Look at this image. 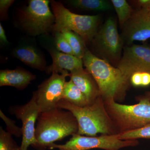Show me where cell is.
Masks as SVG:
<instances>
[{"mask_svg":"<svg viewBox=\"0 0 150 150\" xmlns=\"http://www.w3.org/2000/svg\"><path fill=\"white\" fill-rule=\"evenodd\" d=\"M62 99L78 107H85L90 104L85 96L71 79L65 83Z\"/></svg>","mask_w":150,"mask_h":150,"instance_id":"cell-17","label":"cell"},{"mask_svg":"<svg viewBox=\"0 0 150 150\" xmlns=\"http://www.w3.org/2000/svg\"><path fill=\"white\" fill-rule=\"evenodd\" d=\"M78 130L76 119L69 110L57 107L41 112L35 127L37 150H46L54 142L77 134Z\"/></svg>","mask_w":150,"mask_h":150,"instance_id":"cell-2","label":"cell"},{"mask_svg":"<svg viewBox=\"0 0 150 150\" xmlns=\"http://www.w3.org/2000/svg\"><path fill=\"white\" fill-rule=\"evenodd\" d=\"M122 39L128 44L150 38V10L140 8L132 13L123 26Z\"/></svg>","mask_w":150,"mask_h":150,"instance_id":"cell-12","label":"cell"},{"mask_svg":"<svg viewBox=\"0 0 150 150\" xmlns=\"http://www.w3.org/2000/svg\"><path fill=\"white\" fill-rule=\"evenodd\" d=\"M68 2L75 7L85 10L105 11L112 8L110 2L105 0H72Z\"/></svg>","mask_w":150,"mask_h":150,"instance_id":"cell-18","label":"cell"},{"mask_svg":"<svg viewBox=\"0 0 150 150\" xmlns=\"http://www.w3.org/2000/svg\"><path fill=\"white\" fill-rule=\"evenodd\" d=\"M131 85L135 87H146L150 85V72L141 71L134 73L130 79Z\"/></svg>","mask_w":150,"mask_h":150,"instance_id":"cell-23","label":"cell"},{"mask_svg":"<svg viewBox=\"0 0 150 150\" xmlns=\"http://www.w3.org/2000/svg\"><path fill=\"white\" fill-rule=\"evenodd\" d=\"M69 74L52 73L51 76L42 82L33 92L32 97L40 113L57 108L62 99L66 78L69 76Z\"/></svg>","mask_w":150,"mask_h":150,"instance_id":"cell-8","label":"cell"},{"mask_svg":"<svg viewBox=\"0 0 150 150\" xmlns=\"http://www.w3.org/2000/svg\"><path fill=\"white\" fill-rule=\"evenodd\" d=\"M0 117L4 121L6 125V130L12 136H14L16 137H20L22 136L21 128L17 126L15 121L7 117L1 110H0Z\"/></svg>","mask_w":150,"mask_h":150,"instance_id":"cell-25","label":"cell"},{"mask_svg":"<svg viewBox=\"0 0 150 150\" xmlns=\"http://www.w3.org/2000/svg\"><path fill=\"white\" fill-rule=\"evenodd\" d=\"M48 0H30L28 5L22 9L19 22L28 34L36 36L48 32L55 22Z\"/></svg>","mask_w":150,"mask_h":150,"instance_id":"cell-6","label":"cell"},{"mask_svg":"<svg viewBox=\"0 0 150 150\" xmlns=\"http://www.w3.org/2000/svg\"><path fill=\"white\" fill-rule=\"evenodd\" d=\"M139 96L142 98L147 99L150 102V91L146 92L143 95Z\"/></svg>","mask_w":150,"mask_h":150,"instance_id":"cell-29","label":"cell"},{"mask_svg":"<svg viewBox=\"0 0 150 150\" xmlns=\"http://www.w3.org/2000/svg\"><path fill=\"white\" fill-rule=\"evenodd\" d=\"M9 112L22 122L21 150H29L30 146L37 150L38 143L35 137V123L40 113L34 98L32 97L25 104L11 106Z\"/></svg>","mask_w":150,"mask_h":150,"instance_id":"cell-9","label":"cell"},{"mask_svg":"<svg viewBox=\"0 0 150 150\" xmlns=\"http://www.w3.org/2000/svg\"><path fill=\"white\" fill-rule=\"evenodd\" d=\"M93 40L100 54L111 62L118 63L121 58L123 40L112 18L105 22Z\"/></svg>","mask_w":150,"mask_h":150,"instance_id":"cell-10","label":"cell"},{"mask_svg":"<svg viewBox=\"0 0 150 150\" xmlns=\"http://www.w3.org/2000/svg\"><path fill=\"white\" fill-rule=\"evenodd\" d=\"M51 6L55 18L52 28L54 32L70 30L79 35L85 42L93 40L98 31L99 15H81L73 13L62 3L56 1H52Z\"/></svg>","mask_w":150,"mask_h":150,"instance_id":"cell-5","label":"cell"},{"mask_svg":"<svg viewBox=\"0 0 150 150\" xmlns=\"http://www.w3.org/2000/svg\"><path fill=\"white\" fill-rule=\"evenodd\" d=\"M69 76L85 96L90 104L100 96L97 84L86 70L82 68L72 71L70 73Z\"/></svg>","mask_w":150,"mask_h":150,"instance_id":"cell-14","label":"cell"},{"mask_svg":"<svg viewBox=\"0 0 150 150\" xmlns=\"http://www.w3.org/2000/svg\"><path fill=\"white\" fill-rule=\"evenodd\" d=\"M119 139L124 141L150 139V123L137 130L119 134Z\"/></svg>","mask_w":150,"mask_h":150,"instance_id":"cell-21","label":"cell"},{"mask_svg":"<svg viewBox=\"0 0 150 150\" xmlns=\"http://www.w3.org/2000/svg\"><path fill=\"white\" fill-rule=\"evenodd\" d=\"M53 60L51 66L47 67L46 72L48 74L53 73L64 74L83 68L82 59L75 56L62 53L55 49L48 50Z\"/></svg>","mask_w":150,"mask_h":150,"instance_id":"cell-13","label":"cell"},{"mask_svg":"<svg viewBox=\"0 0 150 150\" xmlns=\"http://www.w3.org/2000/svg\"><path fill=\"white\" fill-rule=\"evenodd\" d=\"M12 55L33 69L46 71L47 67L45 59L34 46L27 44L17 46L13 51Z\"/></svg>","mask_w":150,"mask_h":150,"instance_id":"cell-16","label":"cell"},{"mask_svg":"<svg viewBox=\"0 0 150 150\" xmlns=\"http://www.w3.org/2000/svg\"><path fill=\"white\" fill-rule=\"evenodd\" d=\"M86 70L94 79L103 100L122 102L131 85L121 71L106 60L100 59L87 48L82 59Z\"/></svg>","mask_w":150,"mask_h":150,"instance_id":"cell-1","label":"cell"},{"mask_svg":"<svg viewBox=\"0 0 150 150\" xmlns=\"http://www.w3.org/2000/svg\"><path fill=\"white\" fill-rule=\"evenodd\" d=\"M119 134L101 135L99 137H87L78 134L72 136L64 144L54 143L48 149L58 150H90L100 149L105 150H119L139 145L138 140L124 141L119 139Z\"/></svg>","mask_w":150,"mask_h":150,"instance_id":"cell-7","label":"cell"},{"mask_svg":"<svg viewBox=\"0 0 150 150\" xmlns=\"http://www.w3.org/2000/svg\"><path fill=\"white\" fill-rule=\"evenodd\" d=\"M138 103L121 104L112 99L104 100L108 113L118 134L140 129L150 123V102L139 96Z\"/></svg>","mask_w":150,"mask_h":150,"instance_id":"cell-4","label":"cell"},{"mask_svg":"<svg viewBox=\"0 0 150 150\" xmlns=\"http://www.w3.org/2000/svg\"><path fill=\"white\" fill-rule=\"evenodd\" d=\"M57 107L69 110L74 115L78 122L79 135L96 137L98 134H118L105 109L104 100L101 96L93 103L83 107L76 106L62 99Z\"/></svg>","mask_w":150,"mask_h":150,"instance_id":"cell-3","label":"cell"},{"mask_svg":"<svg viewBox=\"0 0 150 150\" xmlns=\"http://www.w3.org/2000/svg\"><path fill=\"white\" fill-rule=\"evenodd\" d=\"M0 41L3 44H9V42L6 36L5 31L1 23H0Z\"/></svg>","mask_w":150,"mask_h":150,"instance_id":"cell-28","label":"cell"},{"mask_svg":"<svg viewBox=\"0 0 150 150\" xmlns=\"http://www.w3.org/2000/svg\"><path fill=\"white\" fill-rule=\"evenodd\" d=\"M136 3L141 8L150 10V0H138Z\"/></svg>","mask_w":150,"mask_h":150,"instance_id":"cell-27","label":"cell"},{"mask_svg":"<svg viewBox=\"0 0 150 150\" xmlns=\"http://www.w3.org/2000/svg\"><path fill=\"white\" fill-rule=\"evenodd\" d=\"M0 150H21L10 134L0 127Z\"/></svg>","mask_w":150,"mask_h":150,"instance_id":"cell-22","label":"cell"},{"mask_svg":"<svg viewBox=\"0 0 150 150\" xmlns=\"http://www.w3.org/2000/svg\"><path fill=\"white\" fill-rule=\"evenodd\" d=\"M54 43L56 49L58 51L64 54L74 56L69 43L62 33H55Z\"/></svg>","mask_w":150,"mask_h":150,"instance_id":"cell-24","label":"cell"},{"mask_svg":"<svg viewBox=\"0 0 150 150\" xmlns=\"http://www.w3.org/2000/svg\"><path fill=\"white\" fill-rule=\"evenodd\" d=\"M111 3L115 8L120 24L123 27L133 13L131 6L125 0H112Z\"/></svg>","mask_w":150,"mask_h":150,"instance_id":"cell-20","label":"cell"},{"mask_svg":"<svg viewBox=\"0 0 150 150\" xmlns=\"http://www.w3.org/2000/svg\"><path fill=\"white\" fill-rule=\"evenodd\" d=\"M14 2L13 0L0 1V16L1 20H5L7 16L8 10Z\"/></svg>","mask_w":150,"mask_h":150,"instance_id":"cell-26","label":"cell"},{"mask_svg":"<svg viewBox=\"0 0 150 150\" xmlns=\"http://www.w3.org/2000/svg\"><path fill=\"white\" fill-rule=\"evenodd\" d=\"M36 79V76L21 67L0 71V86L13 87L23 90Z\"/></svg>","mask_w":150,"mask_h":150,"instance_id":"cell-15","label":"cell"},{"mask_svg":"<svg viewBox=\"0 0 150 150\" xmlns=\"http://www.w3.org/2000/svg\"><path fill=\"white\" fill-rule=\"evenodd\" d=\"M117 68L129 81L134 73L141 71L150 72V47L134 45L125 48Z\"/></svg>","mask_w":150,"mask_h":150,"instance_id":"cell-11","label":"cell"},{"mask_svg":"<svg viewBox=\"0 0 150 150\" xmlns=\"http://www.w3.org/2000/svg\"><path fill=\"white\" fill-rule=\"evenodd\" d=\"M69 43L74 55L79 59H82L86 48L83 39L76 33L70 30H63L61 32Z\"/></svg>","mask_w":150,"mask_h":150,"instance_id":"cell-19","label":"cell"}]
</instances>
